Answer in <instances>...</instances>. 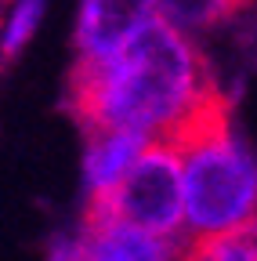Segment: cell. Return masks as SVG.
<instances>
[{
    "label": "cell",
    "instance_id": "4",
    "mask_svg": "<svg viewBox=\"0 0 257 261\" xmlns=\"http://www.w3.org/2000/svg\"><path fill=\"white\" fill-rule=\"evenodd\" d=\"M156 15V0H83L76 22L80 58H105Z\"/></svg>",
    "mask_w": 257,
    "mask_h": 261
},
{
    "label": "cell",
    "instance_id": "6",
    "mask_svg": "<svg viewBox=\"0 0 257 261\" xmlns=\"http://www.w3.org/2000/svg\"><path fill=\"white\" fill-rule=\"evenodd\" d=\"M149 145V135L141 130H94L91 145H87V185L91 196L94 192H105L120 181V174L138 160V152Z\"/></svg>",
    "mask_w": 257,
    "mask_h": 261
},
{
    "label": "cell",
    "instance_id": "1",
    "mask_svg": "<svg viewBox=\"0 0 257 261\" xmlns=\"http://www.w3.org/2000/svg\"><path fill=\"white\" fill-rule=\"evenodd\" d=\"M210 84L192 40L152 15L120 51L76 62L69 76V113L87 135L120 127L159 138Z\"/></svg>",
    "mask_w": 257,
    "mask_h": 261
},
{
    "label": "cell",
    "instance_id": "7",
    "mask_svg": "<svg viewBox=\"0 0 257 261\" xmlns=\"http://www.w3.org/2000/svg\"><path fill=\"white\" fill-rule=\"evenodd\" d=\"M246 0H156V15L174 29H207L232 18Z\"/></svg>",
    "mask_w": 257,
    "mask_h": 261
},
{
    "label": "cell",
    "instance_id": "10",
    "mask_svg": "<svg viewBox=\"0 0 257 261\" xmlns=\"http://www.w3.org/2000/svg\"><path fill=\"white\" fill-rule=\"evenodd\" d=\"M243 225H246V232L257 240V211H253V218H250V221H243Z\"/></svg>",
    "mask_w": 257,
    "mask_h": 261
},
{
    "label": "cell",
    "instance_id": "9",
    "mask_svg": "<svg viewBox=\"0 0 257 261\" xmlns=\"http://www.w3.org/2000/svg\"><path fill=\"white\" fill-rule=\"evenodd\" d=\"M44 15V0H15L11 18L4 25V55H18L25 40L37 33V22Z\"/></svg>",
    "mask_w": 257,
    "mask_h": 261
},
{
    "label": "cell",
    "instance_id": "5",
    "mask_svg": "<svg viewBox=\"0 0 257 261\" xmlns=\"http://www.w3.org/2000/svg\"><path fill=\"white\" fill-rule=\"evenodd\" d=\"M83 261H178V247L167 236L141 232L123 221H91L80 232Z\"/></svg>",
    "mask_w": 257,
    "mask_h": 261
},
{
    "label": "cell",
    "instance_id": "8",
    "mask_svg": "<svg viewBox=\"0 0 257 261\" xmlns=\"http://www.w3.org/2000/svg\"><path fill=\"white\" fill-rule=\"evenodd\" d=\"M178 261H257V240L246 232V225L229 228L214 236H196Z\"/></svg>",
    "mask_w": 257,
    "mask_h": 261
},
{
    "label": "cell",
    "instance_id": "3",
    "mask_svg": "<svg viewBox=\"0 0 257 261\" xmlns=\"http://www.w3.org/2000/svg\"><path fill=\"white\" fill-rule=\"evenodd\" d=\"M91 221H123L141 232L167 236L185 225V196H181V160L163 138H149L138 160L120 174L105 192L91 196L83 225Z\"/></svg>",
    "mask_w": 257,
    "mask_h": 261
},
{
    "label": "cell",
    "instance_id": "2",
    "mask_svg": "<svg viewBox=\"0 0 257 261\" xmlns=\"http://www.w3.org/2000/svg\"><path fill=\"white\" fill-rule=\"evenodd\" d=\"M181 160L185 225L192 236L239 228L257 211V156L236 138L232 106L214 84L163 135Z\"/></svg>",
    "mask_w": 257,
    "mask_h": 261
}]
</instances>
